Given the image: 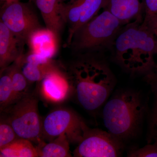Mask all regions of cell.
I'll use <instances>...</instances> for the list:
<instances>
[{"label":"cell","instance_id":"1","mask_svg":"<svg viewBox=\"0 0 157 157\" xmlns=\"http://www.w3.org/2000/svg\"><path fill=\"white\" fill-rule=\"evenodd\" d=\"M67 74L78 103L90 112L106 103L116 83L107 62L93 54L80 55Z\"/></svg>","mask_w":157,"mask_h":157},{"label":"cell","instance_id":"2","mask_svg":"<svg viewBox=\"0 0 157 157\" xmlns=\"http://www.w3.org/2000/svg\"><path fill=\"white\" fill-rule=\"evenodd\" d=\"M112 59L132 75H145L156 66L155 41L143 21L135 20L125 25L113 43Z\"/></svg>","mask_w":157,"mask_h":157},{"label":"cell","instance_id":"3","mask_svg":"<svg viewBox=\"0 0 157 157\" xmlns=\"http://www.w3.org/2000/svg\"><path fill=\"white\" fill-rule=\"evenodd\" d=\"M147 112V101L141 93L124 89L105 104L102 117L108 132L123 142L137 135Z\"/></svg>","mask_w":157,"mask_h":157},{"label":"cell","instance_id":"4","mask_svg":"<svg viewBox=\"0 0 157 157\" xmlns=\"http://www.w3.org/2000/svg\"><path fill=\"white\" fill-rule=\"evenodd\" d=\"M124 25L117 17L104 9L75 32L70 45L80 55L111 50L118 33Z\"/></svg>","mask_w":157,"mask_h":157},{"label":"cell","instance_id":"5","mask_svg":"<svg viewBox=\"0 0 157 157\" xmlns=\"http://www.w3.org/2000/svg\"><path fill=\"white\" fill-rule=\"evenodd\" d=\"M36 97L29 94L5 108L2 118L11 126L17 136L37 145L42 139V120Z\"/></svg>","mask_w":157,"mask_h":157},{"label":"cell","instance_id":"6","mask_svg":"<svg viewBox=\"0 0 157 157\" xmlns=\"http://www.w3.org/2000/svg\"><path fill=\"white\" fill-rule=\"evenodd\" d=\"M89 129L83 119L73 110L57 108L42 120V139L50 142L65 134L70 143L78 144Z\"/></svg>","mask_w":157,"mask_h":157},{"label":"cell","instance_id":"7","mask_svg":"<svg viewBox=\"0 0 157 157\" xmlns=\"http://www.w3.org/2000/svg\"><path fill=\"white\" fill-rule=\"evenodd\" d=\"M0 21L25 43L34 32L41 28L38 17L30 4L20 1L3 5Z\"/></svg>","mask_w":157,"mask_h":157},{"label":"cell","instance_id":"8","mask_svg":"<svg viewBox=\"0 0 157 157\" xmlns=\"http://www.w3.org/2000/svg\"><path fill=\"white\" fill-rule=\"evenodd\" d=\"M124 144L109 132L89 129L73 152L76 157H115L121 156Z\"/></svg>","mask_w":157,"mask_h":157},{"label":"cell","instance_id":"9","mask_svg":"<svg viewBox=\"0 0 157 157\" xmlns=\"http://www.w3.org/2000/svg\"><path fill=\"white\" fill-rule=\"evenodd\" d=\"M107 0H72L62 3L61 13L65 23L69 27L68 42L70 45L74 34L79 28L105 9Z\"/></svg>","mask_w":157,"mask_h":157},{"label":"cell","instance_id":"10","mask_svg":"<svg viewBox=\"0 0 157 157\" xmlns=\"http://www.w3.org/2000/svg\"><path fill=\"white\" fill-rule=\"evenodd\" d=\"M38 82L39 94L48 103L61 104L73 94L67 73L59 68L48 73Z\"/></svg>","mask_w":157,"mask_h":157},{"label":"cell","instance_id":"11","mask_svg":"<svg viewBox=\"0 0 157 157\" xmlns=\"http://www.w3.org/2000/svg\"><path fill=\"white\" fill-rule=\"evenodd\" d=\"M16 61L29 83L39 82L45 76L59 68L52 59L30 51Z\"/></svg>","mask_w":157,"mask_h":157},{"label":"cell","instance_id":"12","mask_svg":"<svg viewBox=\"0 0 157 157\" xmlns=\"http://www.w3.org/2000/svg\"><path fill=\"white\" fill-rule=\"evenodd\" d=\"M24 41L14 35L0 21V68L8 67L23 54Z\"/></svg>","mask_w":157,"mask_h":157},{"label":"cell","instance_id":"13","mask_svg":"<svg viewBox=\"0 0 157 157\" xmlns=\"http://www.w3.org/2000/svg\"><path fill=\"white\" fill-rule=\"evenodd\" d=\"M105 9L124 25L144 18V0H107Z\"/></svg>","mask_w":157,"mask_h":157},{"label":"cell","instance_id":"14","mask_svg":"<svg viewBox=\"0 0 157 157\" xmlns=\"http://www.w3.org/2000/svg\"><path fill=\"white\" fill-rule=\"evenodd\" d=\"M42 14L46 29L58 37L65 23L61 13V0H29Z\"/></svg>","mask_w":157,"mask_h":157},{"label":"cell","instance_id":"15","mask_svg":"<svg viewBox=\"0 0 157 157\" xmlns=\"http://www.w3.org/2000/svg\"><path fill=\"white\" fill-rule=\"evenodd\" d=\"M58 37L48 29H39L29 37L28 43L30 51L52 59L56 51Z\"/></svg>","mask_w":157,"mask_h":157},{"label":"cell","instance_id":"16","mask_svg":"<svg viewBox=\"0 0 157 157\" xmlns=\"http://www.w3.org/2000/svg\"><path fill=\"white\" fill-rule=\"evenodd\" d=\"M70 143L65 134H62L47 143L42 141L36 147L38 157H72L70 151Z\"/></svg>","mask_w":157,"mask_h":157},{"label":"cell","instance_id":"17","mask_svg":"<svg viewBox=\"0 0 157 157\" xmlns=\"http://www.w3.org/2000/svg\"><path fill=\"white\" fill-rule=\"evenodd\" d=\"M1 157H38L36 147L33 142L24 138H17L3 148H0Z\"/></svg>","mask_w":157,"mask_h":157},{"label":"cell","instance_id":"18","mask_svg":"<svg viewBox=\"0 0 157 157\" xmlns=\"http://www.w3.org/2000/svg\"><path fill=\"white\" fill-rule=\"evenodd\" d=\"M9 68L13 86L14 103L28 94V91L30 83L23 74L17 61L9 66Z\"/></svg>","mask_w":157,"mask_h":157},{"label":"cell","instance_id":"19","mask_svg":"<svg viewBox=\"0 0 157 157\" xmlns=\"http://www.w3.org/2000/svg\"><path fill=\"white\" fill-rule=\"evenodd\" d=\"M0 107L1 111L13 104L14 93L9 67L0 72Z\"/></svg>","mask_w":157,"mask_h":157},{"label":"cell","instance_id":"20","mask_svg":"<svg viewBox=\"0 0 157 157\" xmlns=\"http://www.w3.org/2000/svg\"><path fill=\"white\" fill-rule=\"evenodd\" d=\"M149 115L147 140L148 144H157V95Z\"/></svg>","mask_w":157,"mask_h":157},{"label":"cell","instance_id":"21","mask_svg":"<svg viewBox=\"0 0 157 157\" xmlns=\"http://www.w3.org/2000/svg\"><path fill=\"white\" fill-rule=\"evenodd\" d=\"M19 138L11 125L1 118L0 123V148L5 147Z\"/></svg>","mask_w":157,"mask_h":157},{"label":"cell","instance_id":"22","mask_svg":"<svg viewBox=\"0 0 157 157\" xmlns=\"http://www.w3.org/2000/svg\"><path fill=\"white\" fill-rule=\"evenodd\" d=\"M130 157H157V144H148L141 148H132L127 151Z\"/></svg>","mask_w":157,"mask_h":157},{"label":"cell","instance_id":"23","mask_svg":"<svg viewBox=\"0 0 157 157\" xmlns=\"http://www.w3.org/2000/svg\"><path fill=\"white\" fill-rule=\"evenodd\" d=\"M144 79L150 86L155 95H157V64L150 73L144 76Z\"/></svg>","mask_w":157,"mask_h":157},{"label":"cell","instance_id":"24","mask_svg":"<svg viewBox=\"0 0 157 157\" xmlns=\"http://www.w3.org/2000/svg\"><path fill=\"white\" fill-rule=\"evenodd\" d=\"M143 22L147 26L154 38L156 45L157 55V14L144 18Z\"/></svg>","mask_w":157,"mask_h":157},{"label":"cell","instance_id":"25","mask_svg":"<svg viewBox=\"0 0 157 157\" xmlns=\"http://www.w3.org/2000/svg\"><path fill=\"white\" fill-rule=\"evenodd\" d=\"M144 18L157 14V0H144Z\"/></svg>","mask_w":157,"mask_h":157},{"label":"cell","instance_id":"26","mask_svg":"<svg viewBox=\"0 0 157 157\" xmlns=\"http://www.w3.org/2000/svg\"><path fill=\"white\" fill-rule=\"evenodd\" d=\"M5 2L4 4H10V3L14 2L20 1V0H4Z\"/></svg>","mask_w":157,"mask_h":157},{"label":"cell","instance_id":"27","mask_svg":"<svg viewBox=\"0 0 157 157\" xmlns=\"http://www.w3.org/2000/svg\"><path fill=\"white\" fill-rule=\"evenodd\" d=\"M61 2H63V1H72V0H61Z\"/></svg>","mask_w":157,"mask_h":157}]
</instances>
